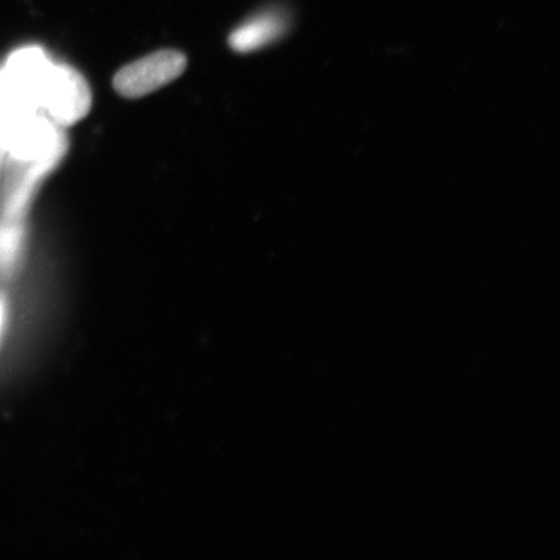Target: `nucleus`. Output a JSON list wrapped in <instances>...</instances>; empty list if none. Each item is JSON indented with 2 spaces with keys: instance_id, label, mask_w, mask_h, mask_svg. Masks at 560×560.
Listing matches in <instances>:
<instances>
[{
  "instance_id": "nucleus-1",
  "label": "nucleus",
  "mask_w": 560,
  "mask_h": 560,
  "mask_svg": "<svg viewBox=\"0 0 560 560\" xmlns=\"http://www.w3.org/2000/svg\"><path fill=\"white\" fill-rule=\"evenodd\" d=\"M3 73L34 110L59 128L89 114L93 95L85 77L72 67L56 65L39 47L13 52Z\"/></svg>"
},
{
  "instance_id": "nucleus-2",
  "label": "nucleus",
  "mask_w": 560,
  "mask_h": 560,
  "mask_svg": "<svg viewBox=\"0 0 560 560\" xmlns=\"http://www.w3.org/2000/svg\"><path fill=\"white\" fill-rule=\"evenodd\" d=\"M187 67L186 56L175 50H163L144 56L118 70L114 86L128 100H139L170 85Z\"/></svg>"
},
{
  "instance_id": "nucleus-3",
  "label": "nucleus",
  "mask_w": 560,
  "mask_h": 560,
  "mask_svg": "<svg viewBox=\"0 0 560 560\" xmlns=\"http://www.w3.org/2000/svg\"><path fill=\"white\" fill-rule=\"evenodd\" d=\"M290 16L280 9L266 10L245 21L230 35V46L237 52H252L272 44L289 31Z\"/></svg>"
},
{
  "instance_id": "nucleus-4",
  "label": "nucleus",
  "mask_w": 560,
  "mask_h": 560,
  "mask_svg": "<svg viewBox=\"0 0 560 560\" xmlns=\"http://www.w3.org/2000/svg\"><path fill=\"white\" fill-rule=\"evenodd\" d=\"M5 322V305L4 301L0 299V335H2Z\"/></svg>"
}]
</instances>
